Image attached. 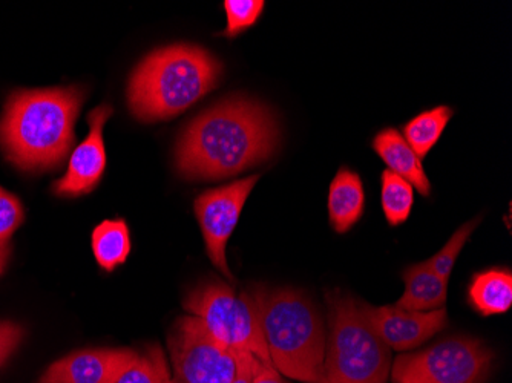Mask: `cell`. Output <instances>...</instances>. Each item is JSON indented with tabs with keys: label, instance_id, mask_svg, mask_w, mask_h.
Masks as SVG:
<instances>
[{
	"label": "cell",
	"instance_id": "6da1fadb",
	"mask_svg": "<svg viewBox=\"0 0 512 383\" xmlns=\"http://www.w3.org/2000/svg\"><path fill=\"white\" fill-rule=\"evenodd\" d=\"M278 140L275 115L266 105L230 97L184 129L175 149V164L188 180L232 177L267 160Z\"/></svg>",
	"mask_w": 512,
	"mask_h": 383
},
{
	"label": "cell",
	"instance_id": "7a4b0ae2",
	"mask_svg": "<svg viewBox=\"0 0 512 383\" xmlns=\"http://www.w3.org/2000/svg\"><path fill=\"white\" fill-rule=\"evenodd\" d=\"M82 102L79 88L14 92L0 118V148L23 171L57 166L73 145Z\"/></svg>",
	"mask_w": 512,
	"mask_h": 383
},
{
	"label": "cell",
	"instance_id": "3957f363",
	"mask_svg": "<svg viewBox=\"0 0 512 383\" xmlns=\"http://www.w3.org/2000/svg\"><path fill=\"white\" fill-rule=\"evenodd\" d=\"M221 73V63L200 46H166L146 57L132 74L129 108L142 122L177 117L211 92Z\"/></svg>",
	"mask_w": 512,
	"mask_h": 383
},
{
	"label": "cell",
	"instance_id": "277c9868",
	"mask_svg": "<svg viewBox=\"0 0 512 383\" xmlns=\"http://www.w3.org/2000/svg\"><path fill=\"white\" fill-rule=\"evenodd\" d=\"M250 295L275 370L299 382L322 383L327 330L315 304L293 289L256 287Z\"/></svg>",
	"mask_w": 512,
	"mask_h": 383
},
{
	"label": "cell",
	"instance_id": "5b68a950",
	"mask_svg": "<svg viewBox=\"0 0 512 383\" xmlns=\"http://www.w3.org/2000/svg\"><path fill=\"white\" fill-rule=\"evenodd\" d=\"M329 331L325 342L322 383H387L390 348L365 318L358 299L341 290L325 295Z\"/></svg>",
	"mask_w": 512,
	"mask_h": 383
},
{
	"label": "cell",
	"instance_id": "8992f818",
	"mask_svg": "<svg viewBox=\"0 0 512 383\" xmlns=\"http://www.w3.org/2000/svg\"><path fill=\"white\" fill-rule=\"evenodd\" d=\"M183 307L230 350L249 351L264 364L272 365L250 293L238 295L226 282L206 279L186 295Z\"/></svg>",
	"mask_w": 512,
	"mask_h": 383
},
{
	"label": "cell",
	"instance_id": "52a82bcc",
	"mask_svg": "<svg viewBox=\"0 0 512 383\" xmlns=\"http://www.w3.org/2000/svg\"><path fill=\"white\" fill-rule=\"evenodd\" d=\"M493 359V351L479 339L453 336L396 357L390 379L393 383H483Z\"/></svg>",
	"mask_w": 512,
	"mask_h": 383
},
{
	"label": "cell",
	"instance_id": "ba28073f",
	"mask_svg": "<svg viewBox=\"0 0 512 383\" xmlns=\"http://www.w3.org/2000/svg\"><path fill=\"white\" fill-rule=\"evenodd\" d=\"M168 344L175 383H232L235 379L237 351L218 342L194 316L175 322Z\"/></svg>",
	"mask_w": 512,
	"mask_h": 383
},
{
	"label": "cell",
	"instance_id": "9c48e42d",
	"mask_svg": "<svg viewBox=\"0 0 512 383\" xmlns=\"http://www.w3.org/2000/svg\"><path fill=\"white\" fill-rule=\"evenodd\" d=\"M260 177L243 178L218 189L207 190L195 200V215L203 232L206 252L221 275L234 279L227 266L226 246L240 220L241 210Z\"/></svg>",
	"mask_w": 512,
	"mask_h": 383
},
{
	"label": "cell",
	"instance_id": "30bf717a",
	"mask_svg": "<svg viewBox=\"0 0 512 383\" xmlns=\"http://www.w3.org/2000/svg\"><path fill=\"white\" fill-rule=\"evenodd\" d=\"M358 304L371 327L391 351H410L421 347L448 324L445 307L433 311H408L396 305L375 307L359 299Z\"/></svg>",
	"mask_w": 512,
	"mask_h": 383
},
{
	"label": "cell",
	"instance_id": "8fae6325",
	"mask_svg": "<svg viewBox=\"0 0 512 383\" xmlns=\"http://www.w3.org/2000/svg\"><path fill=\"white\" fill-rule=\"evenodd\" d=\"M112 108L102 105L89 114V134L69 160L68 171L62 180L54 184V192L68 197L88 194L102 180L106 167V149L103 128L111 117Z\"/></svg>",
	"mask_w": 512,
	"mask_h": 383
},
{
	"label": "cell",
	"instance_id": "7c38bea8",
	"mask_svg": "<svg viewBox=\"0 0 512 383\" xmlns=\"http://www.w3.org/2000/svg\"><path fill=\"white\" fill-rule=\"evenodd\" d=\"M140 354L132 350H83L54 362L37 383H115Z\"/></svg>",
	"mask_w": 512,
	"mask_h": 383
},
{
	"label": "cell",
	"instance_id": "4fadbf2b",
	"mask_svg": "<svg viewBox=\"0 0 512 383\" xmlns=\"http://www.w3.org/2000/svg\"><path fill=\"white\" fill-rule=\"evenodd\" d=\"M371 146L379 158L387 164L388 171L407 180L424 197L431 194V183L425 174L421 158L414 154L398 129L387 128L378 132Z\"/></svg>",
	"mask_w": 512,
	"mask_h": 383
},
{
	"label": "cell",
	"instance_id": "5bb4252c",
	"mask_svg": "<svg viewBox=\"0 0 512 383\" xmlns=\"http://www.w3.org/2000/svg\"><path fill=\"white\" fill-rule=\"evenodd\" d=\"M365 209V190L361 177L347 167H341L329 190V218L333 229L345 233L352 229Z\"/></svg>",
	"mask_w": 512,
	"mask_h": 383
},
{
	"label": "cell",
	"instance_id": "9a60e30c",
	"mask_svg": "<svg viewBox=\"0 0 512 383\" xmlns=\"http://www.w3.org/2000/svg\"><path fill=\"white\" fill-rule=\"evenodd\" d=\"M405 292L396 307L408 311H433L444 308L448 296V281L428 267L427 261L408 267L402 275Z\"/></svg>",
	"mask_w": 512,
	"mask_h": 383
},
{
	"label": "cell",
	"instance_id": "2e32d148",
	"mask_svg": "<svg viewBox=\"0 0 512 383\" xmlns=\"http://www.w3.org/2000/svg\"><path fill=\"white\" fill-rule=\"evenodd\" d=\"M470 304L480 315H502L512 305V275L508 269L476 273L468 289Z\"/></svg>",
	"mask_w": 512,
	"mask_h": 383
},
{
	"label": "cell",
	"instance_id": "e0dca14e",
	"mask_svg": "<svg viewBox=\"0 0 512 383\" xmlns=\"http://www.w3.org/2000/svg\"><path fill=\"white\" fill-rule=\"evenodd\" d=\"M92 252L106 272L122 266L131 253V235L123 220H108L92 232Z\"/></svg>",
	"mask_w": 512,
	"mask_h": 383
},
{
	"label": "cell",
	"instance_id": "ac0fdd59",
	"mask_svg": "<svg viewBox=\"0 0 512 383\" xmlns=\"http://www.w3.org/2000/svg\"><path fill=\"white\" fill-rule=\"evenodd\" d=\"M453 109L448 106H437L430 111L416 115L404 126V138L417 157L425 158L436 146L445 128L453 118Z\"/></svg>",
	"mask_w": 512,
	"mask_h": 383
},
{
	"label": "cell",
	"instance_id": "d6986e66",
	"mask_svg": "<svg viewBox=\"0 0 512 383\" xmlns=\"http://www.w3.org/2000/svg\"><path fill=\"white\" fill-rule=\"evenodd\" d=\"M382 209L388 224L401 226L410 217L414 204V187L399 175L391 171L382 174Z\"/></svg>",
	"mask_w": 512,
	"mask_h": 383
},
{
	"label": "cell",
	"instance_id": "ffe728a7",
	"mask_svg": "<svg viewBox=\"0 0 512 383\" xmlns=\"http://www.w3.org/2000/svg\"><path fill=\"white\" fill-rule=\"evenodd\" d=\"M479 218L470 221V223L463 224L459 230L453 233L450 241L445 244L433 258L428 259L427 264L431 270L440 278L448 281L450 279L451 272H453L454 264H456L457 258H459L460 252H462L465 244L468 243L471 233L476 229L479 224Z\"/></svg>",
	"mask_w": 512,
	"mask_h": 383
},
{
	"label": "cell",
	"instance_id": "44dd1931",
	"mask_svg": "<svg viewBox=\"0 0 512 383\" xmlns=\"http://www.w3.org/2000/svg\"><path fill=\"white\" fill-rule=\"evenodd\" d=\"M168 371L165 354L160 348L152 347L115 383H163Z\"/></svg>",
	"mask_w": 512,
	"mask_h": 383
},
{
	"label": "cell",
	"instance_id": "7402d4cb",
	"mask_svg": "<svg viewBox=\"0 0 512 383\" xmlns=\"http://www.w3.org/2000/svg\"><path fill=\"white\" fill-rule=\"evenodd\" d=\"M227 27L223 36L235 37L255 25L264 10L263 0H226Z\"/></svg>",
	"mask_w": 512,
	"mask_h": 383
},
{
	"label": "cell",
	"instance_id": "603a6c76",
	"mask_svg": "<svg viewBox=\"0 0 512 383\" xmlns=\"http://www.w3.org/2000/svg\"><path fill=\"white\" fill-rule=\"evenodd\" d=\"M23 207L20 201L0 187V246H5L17 227L23 221Z\"/></svg>",
	"mask_w": 512,
	"mask_h": 383
},
{
	"label": "cell",
	"instance_id": "cb8c5ba5",
	"mask_svg": "<svg viewBox=\"0 0 512 383\" xmlns=\"http://www.w3.org/2000/svg\"><path fill=\"white\" fill-rule=\"evenodd\" d=\"M23 328L14 322H0V367L8 361V357L17 350L22 342Z\"/></svg>",
	"mask_w": 512,
	"mask_h": 383
},
{
	"label": "cell",
	"instance_id": "d4e9b609",
	"mask_svg": "<svg viewBox=\"0 0 512 383\" xmlns=\"http://www.w3.org/2000/svg\"><path fill=\"white\" fill-rule=\"evenodd\" d=\"M237 374L232 383H252L256 357L249 351H237Z\"/></svg>",
	"mask_w": 512,
	"mask_h": 383
},
{
	"label": "cell",
	"instance_id": "484cf974",
	"mask_svg": "<svg viewBox=\"0 0 512 383\" xmlns=\"http://www.w3.org/2000/svg\"><path fill=\"white\" fill-rule=\"evenodd\" d=\"M252 383H289L284 379L283 374L278 373L275 367L270 364H264L260 359H256L255 373H253Z\"/></svg>",
	"mask_w": 512,
	"mask_h": 383
},
{
	"label": "cell",
	"instance_id": "4316f807",
	"mask_svg": "<svg viewBox=\"0 0 512 383\" xmlns=\"http://www.w3.org/2000/svg\"><path fill=\"white\" fill-rule=\"evenodd\" d=\"M8 256H10V250L7 246H0V275L4 273L5 266H7Z\"/></svg>",
	"mask_w": 512,
	"mask_h": 383
},
{
	"label": "cell",
	"instance_id": "83f0119b",
	"mask_svg": "<svg viewBox=\"0 0 512 383\" xmlns=\"http://www.w3.org/2000/svg\"><path fill=\"white\" fill-rule=\"evenodd\" d=\"M163 383H175L174 380H172L171 371H168V373L165 374V377H163Z\"/></svg>",
	"mask_w": 512,
	"mask_h": 383
}]
</instances>
